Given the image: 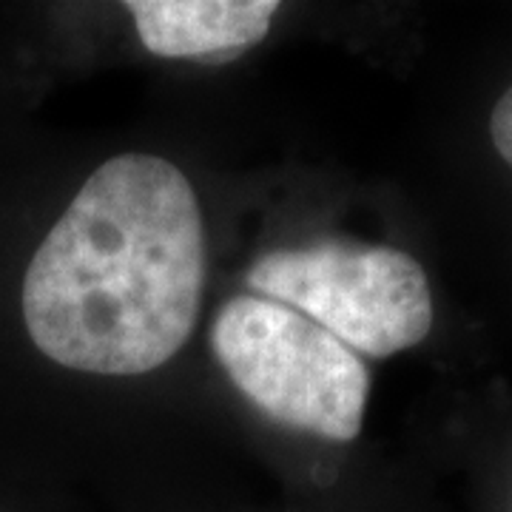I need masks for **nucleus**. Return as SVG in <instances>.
<instances>
[{
    "instance_id": "2",
    "label": "nucleus",
    "mask_w": 512,
    "mask_h": 512,
    "mask_svg": "<svg viewBox=\"0 0 512 512\" xmlns=\"http://www.w3.org/2000/svg\"><path fill=\"white\" fill-rule=\"evenodd\" d=\"M211 348L228 379L276 424L333 441L359 436L367 365L308 316L262 296H237L217 313Z\"/></svg>"
},
{
    "instance_id": "3",
    "label": "nucleus",
    "mask_w": 512,
    "mask_h": 512,
    "mask_svg": "<svg viewBox=\"0 0 512 512\" xmlns=\"http://www.w3.org/2000/svg\"><path fill=\"white\" fill-rule=\"evenodd\" d=\"M262 299L288 305L345 342L356 356H393L433 328L421 265L387 245L322 239L259 256L245 274Z\"/></svg>"
},
{
    "instance_id": "5",
    "label": "nucleus",
    "mask_w": 512,
    "mask_h": 512,
    "mask_svg": "<svg viewBox=\"0 0 512 512\" xmlns=\"http://www.w3.org/2000/svg\"><path fill=\"white\" fill-rule=\"evenodd\" d=\"M490 134H493V143L498 148V154L512 168V86L495 103L493 117H490Z\"/></svg>"
},
{
    "instance_id": "4",
    "label": "nucleus",
    "mask_w": 512,
    "mask_h": 512,
    "mask_svg": "<svg viewBox=\"0 0 512 512\" xmlns=\"http://www.w3.org/2000/svg\"><path fill=\"white\" fill-rule=\"evenodd\" d=\"M148 52L180 60H228L268 35L276 0H128Z\"/></svg>"
},
{
    "instance_id": "1",
    "label": "nucleus",
    "mask_w": 512,
    "mask_h": 512,
    "mask_svg": "<svg viewBox=\"0 0 512 512\" xmlns=\"http://www.w3.org/2000/svg\"><path fill=\"white\" fill-rule=\"evenodd\" d=\"M205 271V225L188 177L154 154H117L80 185L32 256L23 322L57 365L140 376L188 342Z\"/></svg>"
}]
</instances>
